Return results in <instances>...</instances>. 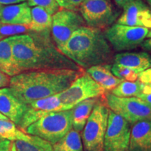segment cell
<instances>
[{
    "mask_svg": "<svg viewBox=\"0 0 151 151\" xmlns=\"http://www.w3.org/2000/svg\"><path fill=\"white\" fill-rule=\"evenodd\" d=\"M86 26L83 18L78 11L60 9L52 16L51 35L57 48H62L73 33Z\"/></svg>",
    "mask_w": 151,
    "mask_h": 151,
    "instance_id": "10",
    "label": "cell"
},
{
    "mask_svg": "<svg viewBox=\"0 0 151 151\" xmlns=\"http://www.w3.org/2000/svg\"><path fill=\"white\" fill-rule=\"evenodd\" d=\"M26 0H0V4L1 5H11L24 2Z\"/></svg>",
    "mask_w": 151,
    "mask_h": 151,
    "instance_id": "36",
    "label": "cell"
},
{
    "mask_svg": "<svg viewBox=\"0 0 151 151\" xmlns=\"http://www.w3.org/2000/svg\"><path fill=\"white\" fill-rule=\"evenodd\" d=\"M32 20L28 27L31 32H50L52 25V16L44 9L34 6L31 9Z\"/></svg>",
    "mask_w": 151,
    "mask_h": 151,
    "instance_id": "20",
    "label": "cell"
},
{
    "mask_svg": "<svg viewBox=\"0 0 151 151\" xmlns=\"http://www.w3.org/2000/svg\"><path fill=\"white\" fill-rule=\"evenodd\" d=\"M142 83L139 80L135 81H123L111 91V93L118 97H137L143 88Z\"/></svg>",
    "mask_w": 151,
    "mask_h": 151,
    "instance_id": "23",
    "label": "cell"
},
{
    "mask_svg": "<svg viewBox=\"0 0 151 151\" xmlns=\"http://www.w3.org/2000/svg\"><path fill=\"white\" fill-rule=\"evenodd\" d=\"M12 39V52L20 72L47 69L81 70L54 44L50 32L16 35Z\"/></svg>",
    "mask_w": 151,
    "mask_h": 151,
    "instance_id": "1",
    "label": "cell"
},
{
    "mask_svg": "<svg viewBox=\"0 0 151 151\" xmlns=\"http://www.w3.org/2000/svg\"><path fill=\"white\" fill-rule=\"evenodd\" d=\"M100 97L86 99L77 104L71 109L73 129L78 132L83 131L94 106L99 101Z\"/></svg>",
    "mask_w": 151,
    "mask_h": 151,
    "instance_id": "18",
    "label": "cell"
},
{
    "mask_svg": "<svg viewBox=\"0 0 151 151\" xmlns=\"http://www.w3.org/2000/svg\"><path fill=\"white\" fill-rule=\"evenodd\" d=\"M146 2L148 3L149 6H150V9H151V0H146Z\"/></svg>",
    "mask_w": 151,
    "mask_h": 151,
    "instance_id": "41",
    "label": "cell"
},
{
    "mask_svg": "<svg viewBox=\"0 0 151 151\" xmlns=\"http://www.w3.org/2000/svg\"><path fill=\"white\" fill-rule=\"evenodd\" d=\"M83 70L47 69L25 71L10 78L9 88L25 104L67 89Z\"/></svg>",
    "mask_w": 151,
    "mask_h": 151,
    "instance_id": "2",
    "label": "cell"
},
{
    "mask_svg": "<svg viewBox=\"0 0 151 151\" xmlns=\"http://www.w3.org/2000/svg\"><path fill=\"white\" fill-rule=\"evenodd\" d=\"M54 151H84L81 134L73 129L52 145Z\"/></svg>",
    "mask_w": 151,
    "mask_h": 151,
    "instance_id": "21",
    "label": "cell"
},
{
    "mask_svg": "<svg viewBox=\"0 0 151 151\" xmlns=\"http://www.w3.org/2000/svg\"><path fill=\"white\" fill-rule=\"evenodd\" d=\"M0 120H9L8 118H6V117L4 116V115L1 114V113H0Z\"/></svg>",
    "mask_w": 151,
    "mask_h": 151,
    "instance_id": "39",
    "label": "cell"
},
{
    "mask_svg": "<svg viewBox=\"0 0 151 151\" xmlns=\"http://www.w3.org/2000/svg\"><path fill=\"white\" fill-rule=\"evenodd\" d=\"M111 66L112 65H100L91 67L86 69V72L94 79L97 83L101 85L104 81L106 80L111 73Z\"/></svg>",
    "mask_w": 151,
    "mask_h": 151,
    "instance_id": "25",
    "label": "cell"
},
{
    "mask_svg": "<svg viewBox=\"0 0 151 151\" xmlns=\"http://www.w3.org/2000/svg\"><path fill=\"white\" fill-rule=\"evenodd\" d=\"M9 151H17L16 144H15L14 141H12V142H11V145L10 150H9Z\"/></svg>",
    "mask_w": 151,
    "mask_h": 151,
    "instance_id": "38",
    "label": "cell"
},
{
    "mask_svg": "<svg viewBox=\"0 0 151 151\" xmlns=\"http://www.w3.org/2000/svg\"><path fill=\"white\" fill-rule=\"evenodd\" d=\"M60 111H64V109L58 94L36 100L27 104V109L22 116L21 121L18 124V127L25 131L29 125L39 119L50 113Z\"/></svg>",
    "mask_w": 151,
    "mask_h": 151,
    "instance_id": "12",
    "label": "cell"
},
{
    "mask_svg": "<svg viewBox=\"0 0 151 151\" xmlns=\"http://www.w3.org/2000/svg\"><path fill=\"white\" fill-rule=\"evenodd\" d=\"M79 11L88 27L101 30L112 25L120 15L109 0H84Z\"/></svg>",
    "mask_w": 151,
    "mask_h": 151,
    "instance_id": "9",
    "label": "cell"
},
{
    "mask_svg": "<svg viewBox=\"0 0 151 151\" xmlns=\"http://www.w3.org/2000/svg\"><path fill=\"white\" fill-rule=\"evenodd\" d=\"M111 73L117 78L127 81H137L139 75L129 68L114 63L112 64L111 66Z\"/></svg>",
    "mask_w": 151,
    "mask_h": 151,
    "instance_id": "26",
    "label": "cell"
},
{
    "mask_svg": "<svg viewBox=\"0 0 151 151\" xmlns=\"http://www.w3.org/2000/svg\"><path fill=\"white\" fill-rule=\"evenodd\" d=\"M122 81H123L122 79L117 78V77L112 74L106 80L104 81L100 86L102 87V88L106 92L111 91V90L114 89L116 86H118L120 83L122 82Z\"/></svg>",
    "mask_w": 151,
    "mask_h": 151,
    "instance_id": "30",
    "label": "cell"
},
{
    "mask_svg": "<svg viewBox=\"0 0 151 151\" xmlns=\"http://www.w3.org/2000/svg\"><path fill=\"white\" fill-rule=\"evenodd\" d=\"M9 83L10 78L9 76L0 71V88H5L7 86H9Z\"/></svg>",
    "mask_w": 151,
    "mask_h": 151,
    "instance_id": "33",
    "label": "cell"
},
{
    "mask_svg": "<svg viewBox=\"0 0 151 151\" xmlns=\"http://www.w3.org/2000/svg\"><path fill=\"white\" fill-rule=\"evenodd\" d=\"M133 1V0H114L115 3L116 4V5L118 6L120 8H123V7L126 4H127L128 3H129L130 1Z\"/></svg>",
    "mask_w": 151,
    "mask_h": 151,
    "instance_id": "37",
    "label": "cell"
},
{
    "mask_svg": "<svg viewBox=\"0 0 151 151\" xmlns=\"http://www.w3.org/2000/svg\"><path fill=\"white\" fill-rule=\"evenodd\" d=\"M72 129V111L70 109L49 113L29 125L25 132L53 145Z\"/></svg>",
    "mask_w": 151,
    "mask_h": 151,
    "instance_id": "4",
    "label": "cell"
},
{
    "mask_svg": "<svg viewBox=\"0 0 151 151\" xmlns=\"http://www.w3.org/2000/svg\"><path fill=\"white\" fill-rule=\"evenodd\" d=\"M138 80L142 83H151V68L139 73Z\"/></svg>",
    "mask_w": 151,
    "mask_h": 151,
    "instance_id": "32",
    "label": "cell"
},
{
    "mask_svg": "<svg viewBox=\"0 0 151 151\" xmlns=\"http://www.w3.org/2000/svg\"><path fill=\"white\" fill-rule=\"evenodd\" d=\"M1 21H0V27H1ZM1 36H0V39H1Z\"/></svg>",
    "mask_w": 151,
    "mask_h": 151,
    "instance_id": "42",
    "label": "cell"
},
{
    "mask_svg": "<svg viewBox=\"0 0 151 151\" xmlns=\"http://www.w3.org/2000/svg\"><path fill=\"white\" fill-rule=\"evenodd\" d=\"M30 31L28 25H20V24H7L1 23L0 27V36L2 39L3 37H13L18 34H23Z\"/></svg>",
    "mask_w": 151,
    "mask_h": 151,
    "instance_id": "27",
    "label": "cell"
},
{
    "mask_svg": "<svg viewBox=\"0 0 151 151\" xmlns=\"http://www.w3.org/2000/svg\"><path fill=\"white\" fill-rule=\"evenodd\" d=\"M113 63L129 68L139 74L151 68V55L146 51L122 52L115 55Z\"/></svg>",
    "mask_w": 151,
    "mask_h": 151,
    "instance_id": "17",
    "label": "cell"
},
{
    "mask_svg": "<svg viewBox=\"0 0 151 151\" xmlns=\"http://www.w3.org/2000/svg\"><path fill=\"white\" fill-rule=\"evenodd\" d=\"M1 6H2V5H1V4H0V9H1Z\"/></svg>",
    "mask_w": 151,
    "mask_h": 151,
    "instance_id": "43",
    "label": "cell"
},
{
    "mask_svg": "<svg viewBox=\"0 0 151 151\" xmlns=\"http://www.w3.org/2000/svg\"><path fill=\"white\" fill-rule=\"evenodd\" d=\"M141 47L146 52L151 53V38H148L143 41L141 44Z\"/></svg>",
    "mask_w": 151,
    "mask_h": 151,
    "instance_id": "35",
    "label": "cell"
},
{
    "mask_svg": "<svg viewBox=\"0 0 151 151\" xmlns=\"http://www.w3.org/2000/svg\"><path fill=\"white\" fill-rule=\"evenodd\" d=\"M59 50L81 69L114 62L113 48L104 32L88 26L75 31Z\"/></svg>",
    "mask_w": 151,
    "mask_h": 151,
    "instance_id": "3",
    "label": "cell"
},
{
    "mask_svg": "<svg viewBox=\"0 0 151 151\" xmlns=\"http://www.w3.org/2000/svg\"><path fill=\"white\" fill-rule=\"evenodd\" d=\"M130 134L131 128L129 122L109 110L108 124L104 141V151H128Z\"/></svg>",
    "mask_w": 151,
    "mask_h": 151,
    "instance_id": "11",
    "label": "cell"
},
{
    "mask_svg": "<svg viewBox=\"0 0 151 151\" xmlns=\"http://www.w3.org/2000/svg\"><path fill=\"white\" fill-rule=\"evenodd\" d=\"M0 71L11 77L21 73L13 56L11 37L0 40Z\"/></svg>",
    "mask_w": 151,
    "mask_h": 151,
    "instance_id": "19",
    "label": "cell"
},
{
    "mask_svg": "<svg viewBox=\"0 0 151 151\" xmlns=\"http://www.w3.org/2000/svg\"><path fill=\"white\" fill-rule=\"evenodd\" d=\"M101 99L109 110L132 125L143 120H151V105L137 97H118L111 92H106Z\"/></svg>",
    "mask_w": 151,
    "mask_h": 151,
    "instance_id": "6",
    "label": "cell"
},
{
    "mask_svg": "<svg viewBox=\"0 0 151 151\" xmlns=\"http://www.w3.org/2000/svg\"><path fill=\"white\" fill-rule=\"evenodd\" d=\"M137 97L151 105V83H143L142 90Z\"/></svg>",
    "mask_w": 151,
    "mask_h": 151,
    "instance_id": "31",
    "label": "cell"
},
{
    "mask_svg": "<svg viewBox=\"0 0 151 151\" xmlns=\"http://www.w3.org/2000/svg\"><path fill=\"white\" fill-rule=\"evenodd\" d=\"M14 142L17 151H54L51 143L37 136L29 134L26 140Z\"/></svg>",
    "mask_w": 151,
    "mask_h": 151,
    "instance_id": "22",
    "label": "cell"
},
{
    "mask_svg": "<svg viewBox=\"0 0 151 151\" xmlns=\"http://www.w3.org/2000/svg\"><path fill=\"white\" fill-rule=\"evenodd\" d=\"M60 8L67 10L79 11L81 4L84 0H55Z\"/></svg>",
    "mask_w": 151,
    "mask_h": 151,
    "instance_id": "29",
    "label": "cell"
},
{
    "mask_svg": "<svg viewBox=\"0 0 151 151\" xmlns=\"http://www.w3.org/2000/svg\"><path fill=\"white\" fill-rule=\"evenodd\" d=\"M12 141L0 138V151H9Z\"/></svg>",
    "mask_w": 151,
    "mask_h": 151,
    "instance_id": "34",
    "label": "cell"
},
{
    "mask_svg": "<svg viewBox=\"0 0 151 151\" xmlns=\"http://www.w3.org/2000/svg\"><path fill=\"white\" fill-rule=\"evenodd\" d=\"M26 109L27 104L22 102L10 88L0 89V113L10 121L18 125Z\"/></svg>",
    "mask_w": 151,
    "mask_h": 151,
    "instance_id": "14",
    "label": "cell"
},
{
    "mask_svg": "<svg viewBox=\"0 0 151 151\" xmlns=\"http://www.w3.org/2000/svg\"><path fill=\"white\" fill-rule=\"evenodd\" d=\"M29 134L17 128L16 124L10 120H0V138L11 141L26 140Z\"/></svg>",
    "mask_w": 151,
    "mask_h": 151,
    "instance_id": "24",
    "label": "cell"
},
{
    "mask_svg": "<svg viewBox=\"0 0 151 151\" xmlns=\"http://www.w3.org/2000/svg\"><path fill=\"white\" fill-rule=\"evenodd\" d=\"M106 93L102 87L97 83L86 71L71 83L70 86L58 94L64 111L70 110L81 101L92 98L100 97Z\"/></svg>",
    "mask_w": 151,
    "mask_h": 151,
    "instance_id": "7",
    "label": "cell"
},
{
    "mask_svg": "<svg viewBox=\"0 0 151 151\" xmlns=\"http://www.w3.org/2000/svg\"><path fill=\"white\" fill-rule=\"evenodd\" d=\"M122 9L117 23L151 29V11L142 0H133Z\"/></svg>",
    "mask_w": 151,
    "mask_h": 151,
    "instance_id": "13",
    "label": "cell"
},
{
    "mask_svg": "<svg viewBox=\"0 0 151 151\" xmlns=\"http://www.w3.org/2000/svg\"><path fill=\"white\" fill-rule=\"evenodd\" d=\"M147 38H151V29L149 30V32L148 34V35H147Z\"/></svg>",
    "mask_w": 151,
    "mask_h": 151,
    "instance_id": "40",
    "label": "cell"
},
{
    "mask_svg": "<svg viewBox=\"0 0 151 151\" xmlns=\"http://www.w3.org/2000/svg\"><path fill=\"white\" fill-rule=\"evenodd\" d=\"M149 30L146 27H132L116 23L107 28L104 32L114 50L125 52L141 46L147 37Z\"/></svg>",
    "mask_w": 151,
    "mask_h": 151,
    "instance_id": "8",
    "label": "cell"
},
{
    "mask_svg": "<svg viewBox=\"0 0 151 151\" xmlns=\"http://www.w3.org/2000/svg\"><path fill=\"white\" fill-rule=\"evenodd\" d=\"M101 97L94 106L81 135L84 151H104L109 110Z\"/></svg>",
    "mask_w": 151,
    "mask_h": 151,
    "instance_id": "5",
    "label": "cell"
},
{
    "mask_svg": "<svg viewBox=\"0 0 151 151\" xmlns=\"http://www.w3.org/2000/svg\"><path fill=\"white\" fill-rule=\"evenodd\" d=\"M29 6H39L44 9L51 16L60 10L55 0H27Z\"/></svg>",
    "mask_w": 151,
    "mask_h": 151,
    "instance_id": "28",
    "label": "cell"
},
{
    "mask_svg": "<svg viewBox=\"0 0 151 151\" xmlns=\"http://www.w3.org/2000/svg\"><path fill=\"white\" fill-rule=\"evenodd\" d=\"M128 151H151V120L132 125Z\"/></svg>",
    "mask_w": 151,
    "mask_h": 151,
    "instance_id": "16",
    "label": "cell"
},
{
    "mask_svg": "<svg viewBox=\"0 0 151 151\" xmlns=\"http://www.w3.org/2000/svg\"><path fill=\"white\" fill-rule=\"evenodd\" d=\"M31 20V9L25 1L2 6L0 9V21L2 24L29 25Z\"/></svg>",
    "mask_w": 151,
    "mask_h": 151,
    "instance_id": "15",
    "label": "cell"
}]
</instances>
